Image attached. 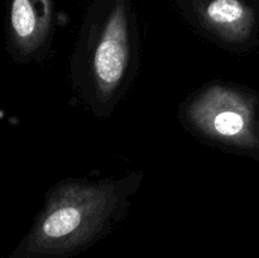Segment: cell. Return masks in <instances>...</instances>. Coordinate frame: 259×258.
Instances as JSON below:
<instances>
[{"instance_id": "2", "label": "cell", "mask_w": 259, "mask_h": 258, "mask_svg": "<svg viewBox=\"0 0 259 258\" xmlns=\"http://www.w3.org/2000/svg\"><path fill=\"white\" fill-rule=\"evenodd\" d=\"M257 100L227 86H211L187 109L190 121L209 138L247 149H259Z\"/></svg>"}, {"instance_id": "4", "label": "cell", "mask_w": 259, "mask_h": 258, "mask_svg": "<svg viewBox=\"0 0 259 258\" xmlns=\"http://www.w3.org/2000/svg\"><path fill=\"white\" fill-rule=\"evenodd\" d=\"M53 22V0H9V37L23 56L34 53L47 39Z\"/></svg>"}, {"instance_id": "6", "label": "cell", "mask_w": 259, "mask_h": 258, "mask_svg": "<svg viewBox=\"0 0 259 258\" xmlns=\"http://www.w3.org/2000/svg\"><path fill=\"white\" fill-rule=\"evenodd\" d=\"M250 2H253V3H259V0H250Z\"/></svg>"}, {"instance_id": "1", "label": "cell", "mask_w": 259, "mask_h": 258, "mask_svg": "<svg viewBox=\"0 0 259 258\" xmlns=\"http://www.w3.org/2000/svg\"><path fill=\"white\" fill-rule=\"evenodd\" d=\"M121 199L116 184L72 182L52 192L27 239L35 253L68 252L89 242L115 212Z\"/></svg>"}, {"instance_id": "7", "label": "cell", "mask_w": 259, "mask_h": 258, "mask_svg": "<svg viewBox=\"0 0 259 258\" xmlns=\"http://www.w3.org/2000/svg\"><path fill=\"white\" fill-rule=\"evenodd\" d=\"M257 129H258V134H259V121H258V124H257Z\"/></svg>"}, {"instance_id": "5", "label": "cell", "mask_w": 259, "mask_h": 258, "mask_svg": "<svg viewBox=\"0 0 259 258\" xmlns=\"http://www.w3.org/2000/svg\"><path fill=\"white\" fill-rule=\"evenodd\" d=\"M209 29L229 42H244L255 27L254 9L245 0H190Z\"/></svg>"}, {"instance_id": "3", "label": "cell", "mask_w": 259, "mask_h": 258, "mask_svg": "<svg viewBox=\"0 0 259 258\" xmlns=\"http://www.w3.org/2000/svg\"><path fill=\"white\" fill-rule=\"evenodd\" d=\"M103 20L93 56V76L103 98L113 95L129 63V0H101Z\"/></svg>"}]
</instances>
